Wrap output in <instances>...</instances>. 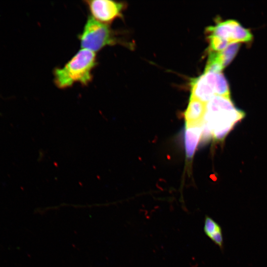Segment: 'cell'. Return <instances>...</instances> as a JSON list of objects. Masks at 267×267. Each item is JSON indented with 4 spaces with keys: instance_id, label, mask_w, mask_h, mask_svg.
<instances>
[{
    "instance_id": "8992f818",
    "label": "cell",
    "mask_w": 267,
    "mask_h": 267,
    "mask_svg": "<svg viewBox=\"0 0 267 267\" xmlns=\"http://www.w3.org/2000/svg\"><path fill=\"white\" fill-rule=\"evenodd\" d=\"M91 16L95 20L109 25L115 19L122 16L125 4L110 0H85Z\"/></svg>"
},
{
    "instance_id": "277c9868",
    "label": "cell",
    "mask_w": 267,
    "mask_h": 267,
    "mask_svg": "<svg viewBox=\"0 0 267 267\" xmlns=\"http://www.w3.org/2000/svg\"><path fill=\"white\" fill-rule=\"evenodd\" d=\"M190 97L206 103L217 95L230 96L229 85L222 72L204 71L191 82Z\"/></svg>"
},
{
    "instance_id": "ba28073f",
    "label": "cell",
    "mask_w": 267,
    "mask_h": 267,
    "mask_svg": "<svg viewBox=\"0 0 267 267\" xmlns=\"http://www.w3.org/2000/svg\"><path fill=\"white\" fill-rule=\"evenodd\" d=\"M203 122L201 123L185 125L184 132V147L186 157L192 158L198 142L201 139Z\"/></svg>"
},
{
    "instance_id": "5b68a950",
    "label": "cell",
    "mask_w": 267,
    "mask_h": 267,
    "mask_svg": "<svg viewBox=\"0 0 267 267\" xmlns=\"http://www.w3.org/2000/svg\"><path fill=\"white\" fill-rule=\"evenodd\" d=\"M208 37H215L228 44L248 43L253 39L251 31L234 20L220 22L206 29Z\"/></svg>"
},
{
    "instance_id": "7a4b0ae2",
    "label": "cell",
    "mask_w": 267,
    "mask_h": 267,
    "mask_svg": "<svg viewBox=\"0 0 267 267\" xmlns=\"http://www.w3.org/2000/svg\"><path fill=\"white\" fill-rule=\"evenodd\" d=\"M97 64L96 53L82 48L63 67L54 69V83L60 89L70 88L76 83L87 86L92 80V71Z\"/></svg>"
},
{
    "instance_id": "52a82bcc",
    "label": "cell",
    "mask_w": 267,
    "mask_h": 267,
    "mask_svg": "<svg viewBox=\"0 0 267 267\" xmlns=\"http://www.w3.org/2000/svg\"><path fill=\"white\" fill-rule=\"evenodd\" d=\"M240 46V43H233L220 51H209L205 71L222 72L234 58Z\"/></svg>"
},
{
    "instance_id": "9c48e42d",
    "label": "cell",
    "mask_w": 267,
    "mask_h": 267,
    "mask_svg": "<svg viewBox=\"0 0 267 267\" xmlns=\"http://www.w3.org/2000/svg\"><path fill=\"white\" fill-rule=\"evenodd\" d=\"M205 111V103L191 98L184 112L185 125H192L201 123Z\"/></svg>"
},
{
    "instance_id": "3957f363",
    "label": "cell",
    "mask_w": 267,
    "mask_h": 267,
    "mask_svg": "<svg viewBox=\"0 0 267 267\" xmlns=\"http://www.w3.org/2000/svg\"><path fill=\"white\" fill-rule=\"evenodd\" d=\"M117 35V33L109 25L102 23L89 16L79 38L82 48L95 53L106 46L120 43Z\"/></svg>"
},
{
    "instance_id": "30bf717a",
    "label": "cell",
    "mask_w": 267,
    "mask_h": 267,
    "mask_svg": "<svg viewBox=\"0 0 267 267\" xmlns=\"http://www.w3.org/2000/svg\"><path fill=\"white\" fill-rule=\"evenodd\" d=\"M205 234L219 247L223 249V236L221 226L214 219L206 216L204 220Z\"/></svg>"
},
{
    "instance_id": "6da1fadb",
    "label": "cell",
    "mask_w": 267,
    "mask_h": 267,
    "mask_svg": "<svg viewBox=\"0 0 267 267\" xmlns=\"http://www.w3.org/2000/svg\"><path fill=\"white\" fill-rule=\"evenodd\" d=\"M245 115L234 105L230 96L217 95L205 103L203 122L215 140L222 141Z\"/></svg>"
}]
</instances>
